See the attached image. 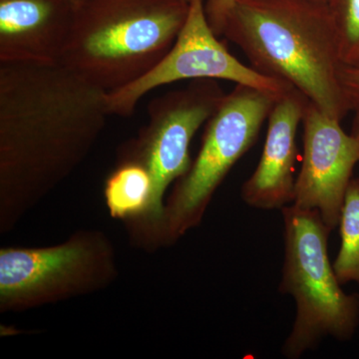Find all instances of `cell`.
Instances as JSON below:
<instances>
[{
    "label": "cell",
    "mask_w": 359,
    "mask_h": 359,
    "mask_svg": "<svg viewBox=\"0 0 359 359\" xmlns=\"http://www.w3.org/2000/svg\"><path fill=\"white\" fill-rule=\"evenodd\" d=\"M342 65L359 68V0H327Z\"/></svg>",
    "instance_id": "14"
},
{
    "label": "cell",
    "mask_w": 359,
    "mask_h": 359,
    "mask_svg": "<svg viewBox=\"0 0 359 359\" xmlns=\"http://www.w3.org/2000/svg\"><path fill=\"white\" fill-rule=\"evenodd\" d=\"M223 36L237 45L250 67L294 87L332 119L342 122L348 114L327 1L237 0Z\"/></svg>",
    "instance_id": "2"
},
{
    "label": "cell",
    "mask_w": 359,
    "mask_h": 359,
    "mask_svg": "<svg viewBox=\"0 0 359 359\" xmlns=\"http://www.w3.org/2000/svg\"><path fill=\"white\" fill-rule=\"evenodd\" d=\"M76 0H0V63H60Z\"/></svg>",
    "instance_id": "10"
},
{
    "label": "cell",
    "mask_w": 359,
    "mask_h": 359,
    "mask_svg": "<svg viewBox=\"0 0 359 359\" xmlns=\"http://www.w3.org/2000/svg\"><path fill=\"white\" fill-rule=\"evenodd\" d=\"M188 0H76L60 63L105 91L147 74L172 48Z\"/></svg>",
    "instance_id": "3"
},
{
    "label": "cell",
    "mask_w": 359,
    "mask_h": 359,
    "mask_svg": "<svg viewBox=\"0 0 359 359\" xmlns=\"http://www.w3.org/2000/svg\"><path fill=\"white\" fill-rule=\"evenodd\" d=\"M205 1L188 0V15L176 41L152 70L127 86L108 92L110 115H133L137 104L149 92L184 80H226L278 95L294 88L280 80L264 76L231 55L212 32Z\"/></svg>",
    "instance_id": "8"
},
{
    "label": "cell",
    "mask_w": 359,
    "mask_h": 359,
    "mask_svg": "<svg viewBox=\"0 0 359 359\" xmlns=\"http://www.w3.org/2000/svg\"><path fill=\"white\" fill-rule=\"evenodd\" d=\"M282 95L237 84L205 123L199 154L177 181L166 204L158 248L173 245L197 228L231 168L255 145Z\"/></svg>",
    "instance_id": "5"
},
{
    "label": "cell",
    "mask_w": 359,
    "mask_h": 359,
    "mask_svg": "<svg viewBox=\"0 0 359 359\" xmlns=\"http://www.w3.org/2000/svg\"><path fill=\"white\" fill-rule=\"evenodd\" d=\"M226 95L217 80H192L149 104L148 123L125 144L119 162H133L147 170L152 197L145 218L130 226L135 242L158 249L168 188L192 166L191 143L198 130L218 109Z\"/></svg>",
    "instance_id": "6"
},
{
    "label": "cell",
    "mask_w": 359,
    "mask_h": 359,
    "mask_svg": "<svg viewBox=\"0 0 359 359\" xmlns=\"http://www.w3.org/2000/svg\"><path fill=\"white\" fill-rule=\"evenodd\" d=\"M323 1H327V0H323Z\"/></svg>",
    "instance_id": "17"
},
{
    "label": "cell",
    "mask_w": 359,
    "mask_h": 359,
    "mask_svg": "<svg viewBox=\"0 0 359 359\" xmlns=\"http://www.w3.org/2000/svg\"><path fill=\"white\" fill-rule=\"evenodd\" d=\"M340 248L334 269L341 285L355 283L359 287V178L347 188L339 224Z\"/></svg>",
    "instance_id": "13"
},
{
    "label": "cell",
    "mask_w": 359,
    "mask_h": 359,
    "mask_svg": "<svg viewBox=\"0 0 359 359\" xmlns=\"http://www.w3.org/2000/svg\"><path fill=\"white\" fill-rule=\"evenodd\" d=\"M108 92L61 63H0V229L7 231L89 154Z\"/></svg>",
    "instance_id": "1"
},
{
    "label": "cell",
    "mask_w": 359,
    "mask_h": 359,
    "mask_svg": "<svg viewBox=\"0 0 359 359\" xmlns=\"http://www.w3.org/2000/svg\"><path fill=\"white\" fill-rule=\"evenodd\" d=\"M114 248L83 231L53 247L0 250V311H21L98 292L117 278Z\"/></svg>",
    "instance_id": "7"
},
{
    "label": "cell",
    "mask_w": 359,
    "mask_h": 359,
    "mask_svg": "<svg viewBox=\"0 0 359 359\" xmlns=\"http://www.w3.org/2000/svg\"><path fill=\"white\" fill-rule=\"evenodd\" d=\"M237 0H205V11L212 32L223 36L224 27Z\"/></svg>",
    "instance_id": "16"
},
{
    "label": "cell",
    "mask_w": 359,
    "mask_h": 359,
    "mask_svg": "<svg viewBox=\"0 0 359 359\" xmlns=\"http://www.w3.org/2000/svg\"><path fill=\"white\" fill-rule=\"evenodd\" d=\"M309 99L292 88L276 101L261 159L242 187V199L255 209L276 210L292 205L295 192L297 134Z\"/></svg>",
    "instance_id": "11"
},
{
    "label": "cell",
    "mask_w": 359,
    "mask_h": 359,
    "mask_svg": "<svg viewBox=\"0 0 359 359\" xmlns=\"http://www.w3.org/2000/svg\"><path fill=\"white\" fill-rule=\"evenodd\" d=\"M302 124L304 155L292 205L318 211L332 231L339 228L347 188L359 162V140L311 101Z\"/></svg>",
    "instance_id": "9"
},
{
    "label": "cell",
    "mask_w": 359,
    "mask_h": 359,
    "mask_svg": "<svg viewBox=\"0 0 359 359\" xmlns=\"http://www.w3.org/2000/svg\"><path fill=\"white\" fill-rule=\"evenodd\" d=\"M104 197L111 217L129 226L145 218L152 197V181L147 170L133 162H119L106 180Z\"/></svg>",
    "instance_id": "12"
},
{
    "label": "cell",
    "mask_w": 359,
    "mask_h": 359,
    "mask_svg": "<svg viewBox=\"0 0 359 359\" xmlns=\"http://www.w3.org/2000/svg\"><path fill=\"white\" fill-rule=\"evenodd\" d=\"M285 257L280 290L297 313L283 344L285 358H301L327 337L348 341L359 327V294H346L328 257L332 231L320 212L294 205L282 209Z\"/></svg>",
    "instance_id": "4"
},
{
    "label": "cell",
    "mask_w": 359,
    "mask_h": 359,
    "mask_svg": "<svg viewBox=\"0 0 359 359\" xmlns=\"http://www.w3.org/2000/svg\"><path fill=\"white\" fill-rule=\"evenodd\" d=\"M339 81L349 113L353 114L351 134L359 140V68L342 65Z\"/></svg>",
    "instance_id": "15"
}]
</instances>
